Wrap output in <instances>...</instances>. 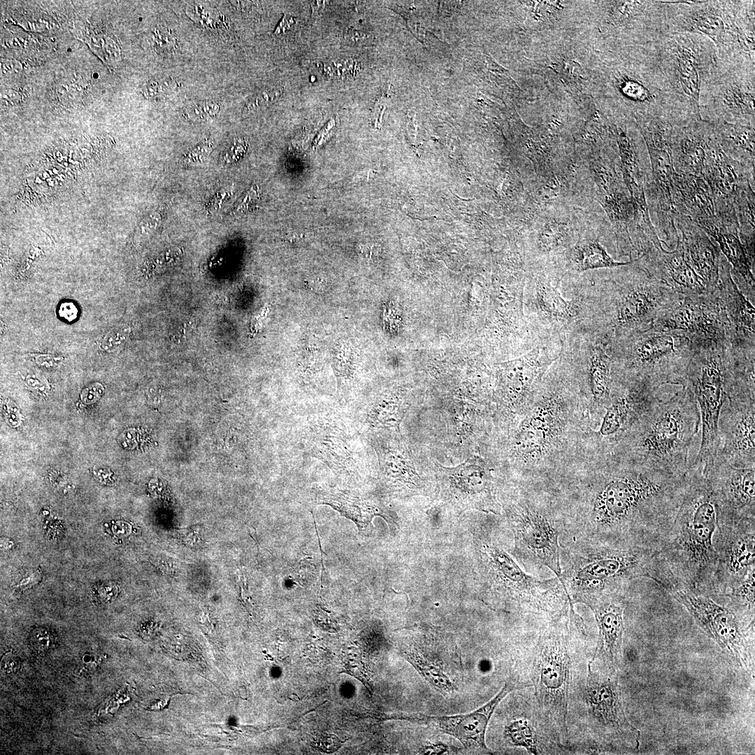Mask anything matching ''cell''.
I'll list each match as a JSON object with an SVG mask.
<instances>
[{
  "label": "cell",
  "instance_id": "f6af8a7d",
  "mask_svg": "<svg viewBox=\"0 0 755 755\" xmlns=\"http://www.w3.org/2000/svg\"><path fill=\"white\" fill-rule=\"evenodd\" d=\"M131 329L127 326H119L110 330L102 338L99 347L106 352H113L122 347L127 341Z\"/></svg>",
  "mask_w": 755,
  "mask_h": 755
},
{
  "label": "cell",
  "instance_id": "3957f363",
  "mask_svg": "<svg viewBox=\"0 0 755 755\" xmlns=\"http://www.w3.org/2000/svg\"><path fill=\"white\" fill-rule=\"evenodd\" d=\"M584 296L588 318L584 326L610 344L652 327L663 310L682 295L649 275L635 259Z\"/></svg>",
  "mask_w": 755,
  "mask_h": 755
},
{
  "label": "cell",
  "instance_id": "2e32d148",
  "mask_svg": "<svg viewBox=\"0 0 755 755\" xmlns=\"http://www.w3.org/2000/svg\"><path fill=\"white\" fill-rule=\"evenodd\" d=\"M513 535V557L527 568L546 567L561 579L560 538L563 519L552 516L528 501H519L505 510Z\"/></svg>",
  "mask_w": 755,
  "mask_h": 755
},
{
  "label": "cell",
  "instance_id": "6da1fadb",
  "mask_svg": "<svg viewBox=\"0 0 755 755\" xmlns=\"http://www.w3.org/2000/svg\"><path fill=\"white\" fill-rule=\"evenodd\" d=\"M603 466L588 484L583 508L563 518L561 542L579 540L659 549L682 502L686 477L634 460Z\"/></svg>",
  "mask_w": 755,
  "mask_h": 755
},
{
  "label": "cell",
  "instance_id": "5bb4252c",
  "mask_svg": "<svg viewBox=\"0 0 755 755\" xmlns=\"http://www.w3.org/2000/svg\"><path fill=\"white\" fill-rule=\"evenodd\" d=\"M635 124L645 143L650 163V176L645 192L651 221L661 243L674 249L679 235L672 199L675 172L670 146L673 126L663 118L649 119Z\"/></svg>",
  "mask_w": 755,
  "mask_h": 755
},
{
  "label": "cell",
  "instance_id": "7c38bea8",
  "mask_svg": "<svg viewBox=\"0 0 755 755\" xmlns=\"http://www.w3.org/2000/svg\"><path fill=\"white\" fill-rule=\"evenodd\" d=\"M561 619L551 621L539 635L533 665V681L540 710L554 725L561 738H566L571 668L569 617L565 623Z\"/></svg>",
  "mask_w": 755,
  "mask_h": 755
},
{
  "label": "cell",
  "instance_id": "9a60e30c",
  "mask_svg": "<svg viewBox=\"0 0 755 755\" xmlns=\"http://www.w3.org/2000/svg\"><path fill=\"white\" fill-rule=\"evenodd\" d=\"M754 99L755 62L718 57L701 88V119L755 127Z\"/></svg>",
  "mask_w": 755,
  "mask_h": 755
},
{
  "label": "cell",
  "instance_id": "836d02e7",
  "mask_svg": "<svg viewBox=\"0 0 755 755\" xmlns=\"http://www.w3.org/2000/svg\"><path fill=\"white\" fill-rule=\"evenodd\" d=\"M624 178L636 203L646 202L645 185L650 176V163L645 143L636 124L631 129L616 128Z\"/></svg>",
  "mask_w": 755,
  "mask_h": 755
},
{
  "label": "cell",
  "instance_id": "94428289",
  "mask_svg": "<svg viewBox=\"0 0 755 755\" xmlns=\"http://www.w3.org/2000/svg\"><path fill=\"white\" fill-rule=\"evenodd\" d=\"M294 19L291 16L287 15H284L283 17L282 18V20L279 22L278 27H276V29H275V30L274 31V34L278 35V34L285 33L287 30H288L290 28V26L292 24H294Z\"/></svg>",
  "mask_w": 755,
  "mask_h": 755
},
{
  "label": "cell",
  "instance_id": "816d5d0a",
  "mask_svg": "<svg viewBox=\"0 0 755 755\" xmlns=\"http://www.w3.org/2000/svg\"><path fill=\"white\" fill-rule=\"evenodd\" d=\"M104 391L103 386L95 382L86 387L80 394L81 400L85 403H91L97 401Z\"/></svg>",
  "mask_w": 755,
  "mask_h": 755
},
{
  "label": "cell",
  "instance_id": "7a4b0ae2",
  "mask_svg": "<svg viewBox=\"0 0 755 755\" xmlns=\"http://www.w3.org/2000/svg\"><path fill=\"white\" fill-rule=\"evenodd\" d=\"M684 496L657 559L679 582L712 594L717 567L719 510L703 467L691 465Z\"/></svg>",
  "mask_w": 755,
  "mask_h": 755
},
{
  "label": "cell",
  "instance_id": "db71d44e",
  "mask_svg": "<svg viewBox=\"0 0 755 755\" xmlns=\"http://www.w3.org/2000/svg\"><path fill=\"white\" fill-rule=\"evenodd\" d=\"M211 145L210 143H203L192 150L186 157L187 162H196L206 158L210 152Z\"/></svg>",
  "mask_w": 755,
  "mask_h": 755
},
{
  "label": "cell",
  "instance_id": "4dcf8cb0",
  "mask_svg": "<svg viewBox=\"0 0 755 755\" xmlns=\"http://www.w3.org/2000/svg\"><path fill=\"white\" fill-rule=\"evenodd\" d=\"M441 491L446 501L463 510L500 514L492 478L482 468L475 466L466 475L451 473L444 479Z\"/></svg>",
  "mask_w": 755,
  "mask_h": 755
},
{
  "label": "cell",
  "instance_id": "8d00e7d4",
  "mask_svg": "<svg viewBox=\"0 0 755 755\" xmlns=\"http://www.w3.org/2000/svg\"><path fill=\"white\" fill-rule=\"evenodd\" d=\"M710 122L714 137L722 151L754 173L755 127L724 121Z\"/></svg>",
  "mask_w": 755,
  "mask_h": 755
},
{
  "label": "cell",
  "instance_id": "be15d7a7",
  "mask_svg": "<svg viewBox=\"0 0 755 755\" xmlns=\"http://www.w3.org/2000/svg\"><path fill=\"white\" fill-rule=\"evenodd\" d=\"M312 7V14L313 16L317 15L320 12H322L325 7V1H313L310 2Z\"/></svg>",
  "mask_w": 755,
  "mask_h": 755
},
{
  "label": "cell",
  "instance_id": "bcb514c9",
  "mask_svg": "<svg viewBox=\"0 0 755 755\" xmlns=\"http://www.w3.org/2000/svg\"><path fill=\"white\" fill-rule=\"evenodd\" d=\"M282 93L281 88L264 89L249 100L245 109L250 111L271 104L279 98Z\"/></svg>",
  "mask_w": 755,
  "mask_h": 755
},
{
  "label": "cell",
  "instance_id": "60d3db41",
  "mask_svg": "<svg viewBox=\"0 0 755 755\" xmlns=\"http://www.w3.org/2000/svg\"><path fill=\"white\" fill-rule=\"evenodd\" d=\"M540 408L541 409H538L526 422L524 428L526 431L520 438L523 443L520 450H524L526 455H531L534 452H538L540 446L543 444L545 446L547 434L550 433L551 427L549 425L552 424L549 419L552 417L548 414L547 410L544 408L543 404Z\"/></svg>",
  "mask_w": 755,
  "mask_h": 755
},
{
  "label": "cell",
  "instance_id": "52a82bcc",
  "mask_svg": "<svg viewBox=\"0 0 755 755\" xmlns=\"http://www.w3.org/2000/svg\"><path fill=\"white\" fill-rule=\"evenodd\" d=\"M668 34L693 33L712 41L718 57L755 62V1H665Z\"/></svg>",
  "mask_w": 755,
  "mask_h": 755
},
{
  "label": "cell",
  "instance_id": "1f68e13d",
  "mask_svg": "<svg viewBox=\"0 0 755 755\" xmlns=\"http://www.w3.org/2000/svg\"><path fill=\"white\" fill-rule=\"evenodd\" d=\"M712 136V124L704 120L673 126L670 146L675 171L702 177Z\"/></svg>",
  "mask_w": 755,
  "mask_h": 755
},
{
  "label": "cell",
  "instance_id": "680465c9",
  "mask_svg": "<svg viewBox=\"0 0 755 755\" xmlns=\"http://www.w3.org/2000/svg\"><path fill=\"white\" fill-rule=\"evenodd\" d=\"M1 69L4 74L17 73L22 70V64L17 60H1Z\"/></svg>",
  "mask_w": 755,
  "mask_h": 755
},
{
  "label": "cell",
  "instance_id": "83f0119b",
  "mask_svg": "<svg viewBox=\"0 0 755 755\" xmlns=\"http://www.w3.org/2000/svg\"><path fill=\"white\" fill-rule=\"evenodd\" d=\"M625 596L602 595L587 601L592 610L598 630V645L593 659L598 658L611 673H615L621 656L624 631Z\"/></svg>",
  "mask_w": 755,
  "mask_h": 755
},
{
  "label": "cell",
  "instance_id": "5b68a950",
  "mask_svg": "<svg viewBox=\"0 0 755 755\" xmlns=\"http://www.w3.org/2000/svg\"><path fill=\"white\" fill-rule=\"evenodd\" d=\"M561 582L573 605L606 594H625L652 575L659 552L586 541L560 542Z\"/></svg>",
  "mask_w": 755,
  "mask_h": 755
},
{
  "label": "cell",
  "instance_id": "d6a6232c",
  "mask_svg": "<svg viewBox=\"0 0 755 755\" xmlns=\"http://www.w3.org/2000/svg\"><path fill=\"white\" fill-rule=\"evenodd\" d=\"M575 332L579 335L587 362V380L594 403L606 407L614 381L613 362L609 351L610 343L601 336L580 326Z\"/></svg>",
  "mask_w": 755,
  "mask_h": 755
},
{
  "label": "cell",
  "instance_id": "603a6c76",
  "mask_svg": "<svg viewBox=\"0 0 755 755\" xmlns=\"http://www.w3.org/2000/svg\"><path fill=\"white\" fill-rule=\"evenodd\" d=\"M755 519L719 524L713 594L728 591L755 570Z\"/></svg>",
  "mask_w": 755,
  "mask_h": 755
},
{
  "label": "cell",
  "instance_id": "7402d4cb",
  "mask_svg": "<svg viewBox=\"0 0 755 755\" xmlns=\"http://www.w3.org/2000/svg\"><path fill=\"white\" fill-rule=\"evenodd\" d=\"M603 8L605 32L614 38L636 46L668 34L665 1H607Z\"/></svg>",
  "mask_w": 755,
  "mask_h": 755
},
{
  "label": "cell",
  "instance_id": "e0dca14e",
  "mask_svg": "<svg viewBox=\"0 0 755 755\" xmlns=\"http://www.w3.org/2000/svg\"><path fill=\"white\" fill-rule=\"evenodd\" d=\"M587 666L583 691L586 718L594 737L601 742L615 747L638 749L640 731L628 720L617 680L612 674H603Z\"/></svg>",
  "mask_w": 755,
  "mask_h": 755
},
{
  "label": "cell",
  "instance_id": "9c48e42d",
  "mask_svg": "<svg viewBox=\"0 0 755 755\" xmlns=\"http://www.w3.org/2000/svg\"><path fill=\"white\" fill-rule=\"evenodd\" d=\"M728 341L694 346L681 383L693 394L700 417L702 436L696 458L691 462L706 470L716 455L719 413L733 380L734 354Z\"/></svg>",
  "mask_w": 755,
  "mask_h": 755
},
{
  "label": "cell",
  "instance_id": "b9f144b4",
  "mask_svg": "<svg viewBox=\"0 0 755 755\" xmlns=\"http://www.w3.org/2000/svg\"><path fill=\"white\" fill-rule=\"evenodd\" d=\"M505 732L513 745L524 747L531 754H543L546 750L537 728L528 719L514 721L508 726Z\"/></svg>",
  "mask_w": 755,
  "mask_h": 755
},
{
  "label": "cell",
  "instance_id": "277c9868",
  "mask_svg": "<svg viewBox=\"0 0 755 755\" xmlns=\"http://www.w3.org/2000/svg\"><path fill=\"white\" fill-rule=\"evenodd\" d=\"M472 569L481 594L519 614L554 621L573 607L559 577L540 580L527 573L484 531H479L472 540Z\"/></svg>",
  "mask_w": 755,
  "mask_h": 755
},
{
  "label": "cell",
  "instance_id": "681fc988",
  "mask_svg": "<svg viewBox=\"0 0 755 755\" xmlns=\"http://www.w3.org/2000/svg\"><path fill=\"white\" fill-rule=\"evenodd\" d=\"M170 88L171 89V80H164L161 82L150 80L143 87V94L148 99H154Z\"/></svg>",
  "mask_w": 755,
  "mask_h": 755
},
{
  "label": "cell",
  "instance_id": "f546056e",
  "mask_svg": "<svg viewBox=\"0 0 755 755\" xmlns=\"http://www.w3.org/2000/svg\"><path fill=\"white\" fill-rule=\"evenodd\" d=\"M675 225L684 257L703 282L708 294L717 289L721 252L717 244L691 219L674 213Z\"/></svg>",
  "mask_w": 755,
  "mask_h": 755
},
{
  "label": "cell",
  "instance_id": "ab89813d",
  "mask_svg": "<svg viewBox=\"0 0 755 755\" xmlns=\"http://www.w3.org/2000/svg\"><path fill=\"white\" fill-rule=\"evenodd\" d=\"M571 266L577 272L597 268H612L626 266L632 262L615 261L597 240L588 241L575 247L571 253Z\"/></svg>",
  "mask_w": 755,
  "mask_h": 755
},
{
  "label": "cell",
  "instance_id": "7bdbcfd3",
  "mask_svg": "<svg viewBox=\"0 0 755 755\" xmlns=\"http://www.w3.org/2000/svg\"><path fill=\"white\" fill-rule=\"evenodd\" d=\"M754 574L755 570L751 571L740 584L726 593L713 594L727 599V605L738 613L754 619Z\"/></svg>",
  "mask_w": 755,
  "mask_h": 755
},
{
  "label": "cell",
  "instance_id": "44dd1931",
  "mask_svg": "<svg viewBox=\"0 0 755 755\" xmlns=\"http://www.w3.org/2000/svg\"><path fill=\"white\" fill-rule=\"evenodd\" d=\"M702 177L711 190L717 220L726 229L738 235L735 203L746 186L751 185L754 188V173L728 157L712 133Z\"/></svg>",
  "mask_w": 755,
  "mask_h": 755
},
{
  "label": "cell",
  "instance_id": "ac0fdd59",
  "mask_svg": "<svg viewBox=\"0 0 755 755\" xmlns=\"http://www.w3.org/2000/svg\"><path fill=\"white\" fill-rule=\"evenodd\" d=\"M727 327L717 290L711 294L682 295L661 311L652 325L657 330L682 333L693 346L727 341Z\"/></svg>",
  "mask_w": 755,
  "mask_h": 755
},
{
  "label": "cell",
  "instance_id": "d6986e66",
  "mask_svg": "<svg viewBox=\"0 0 755 755\" xmlns=\"http://www.w3.org/2000/svg\"><path fill=\"white\" fill-rule=\"evenodd\" d=\"M599 435L608 443L622 440L661 399L660 384L649 378L614 374Z\"/></svg>",
  "mask_w": 755,
  "mask_h": 755
},
{
  "label": "cell",
  "instance_id": "ba28073f",
  "mask_svg": "<svg viewBox=\"0 0 755 755\" xmlns=\"http://www.w3.org/2000/svg\"><path fill=\"white\" fill-rule=\"evenodd\" d=\"M673 107V126L702 120L700 94L718 60L714 44L693 33L668 34L654 43Z\"/></svg>",
  "mask_w": 755,
  "mask_h": 755
},
{
  "label": "cell",
  "instance_id": "c3c4849f",
  "mask_svg": "<svg viewBox=\"0 0 755 755\" xmlns=\"http://www.w3.org/2000/svg\"><path fill=\"white\" fill-rule=\"evenodd\" d=\"M154 41L157 48L163 51H172L176 45L175 36L172 31L166 28L155 30Z\"/></svg>",
  "mask_w": 755,
  "mask_h": 755
},
{
  "label": "cell",
  "instance_id": "7dc6e473",
  "mask_svg": "<svg viewBox=\"0 0 755 755\" xmlns=\"http://www.w3.org/2000/svg\"><path fill=\"white\" fill-rule=\"evenodd\" d=\"M260 199L258 187L252 186L241 201L236 206L233 213L236 214L245 213L255 208Z\"/></svg>",
  "mask_w": 755,
  "mask_h": 755
},
{
  "label": "cell",
  "instance_id": "9f6ffc18",
  "mask_svg": "<svg viewBox=\"0 0 755 755\" xmlns=\"http://www.w3.org/2000/svg\"><path fill=\"white\" fill-rule=\"evenodd\" d=\"M103 46L110 60L113 62L120 60L121 57L120 48L111 38H106Z\"/></svg>",
  "mask_w": 755,
  "mask_h": 755
},
{
  "label": "cell",
  "instance_id": "ffe728a7",
  "mask_svg": "<svg viewBox=\"0 0 755 755\" xmlns=\"http://www.w3.org/2000/svg\"><path fill=\"white\" fill-rule=\"evenodd\" d=\"M528 321L544 338L567 335L572 326L584 324L588 318L584 299H566L543 277H536L524 289V308Z\"/></svg>",
  "mask_w": 755,
  "mask_h": 755
},
{
  "label": "cell",
  "instance_id": "6125c7cd",
  "mask_svg": "<svg viewBox=\"0 0 755 755\" xmlns=\"http://www.w3.org/2000/svg\"><path fill=\"white\" fill-rule=\"evenodd\" d=\"M367 38L368 36H365L364 33L352 29L349 30L345 35V38L354 43H362Z\"/></svg>",
  "mask_w": 755,
  "mask_h": 755
},
{
  "label": "cell",
  "instance_id": "484cf974",
  "mask_svg": "<svg viewBox=\"0 0 755 755\" xmlns=\"http://www.w3.org/2000/svg\"><path fill=\"white\" fill-rule=\"evenodd\" d=\"M717 296L727 321V341L735 349L755 350V308L731 276V266L721 254Z\"/></svg>",
  "mask_w": 755,
  "mask_h": 755
},
{
  "label": "cell",
  "instance_id": "cb8c5ba5",
  "mask_svg": "<svg viewBox=\"0 0 755 755\" xmlns=\"http://www.w3.org/2000/svg\"><path fill=\"white\" fill-rule=\"evenodd\" d=\"M715 456L737 468H755V400L728 398L718 419Z\"/></svg>",
  "mask_w": 755,
  "mask_h": 755
},
{
  "label": "cell",
  "instance_id": "ee69618b",
  "mask_svg": "<svg viewBox=\"0 0 755 755\" xmlns=\"http://www.w3.org/2000/svg\"><path fill=\"white\" fill-rule=\"evenodd\" d=\"M220 106L213 101H204L191 104L185 109L184 116L192 121L210 120L217 115Z\"/></svg>",
  "mask_w": 755,
  "mask_h": 755
},
{
  "label": "cell",
  "instance_id": "6f0895ef",
  "mask_svg": "<svg viewBox=\"0 0 755 755\" xmlns=\"http://www.w3.org/2000/svg\"><path fill=\"white\" fill-rule=\"evenodd\" d=\"M31 356L37 364L45 366H54L62 360L61 357L50 354H34Z\"/></svg>",
  "mask_w": 755,
  "mask_h": 755
},
{
  "label": "cell",
  "instance_id": "f5cc1de1",
  "mask_svg": "<svg viewBox=\"0 0 755 755\" xmlns=\"http://www.w3.org/2000/svg\"><path fill=\"white\" fill-rule=\"evenodd\" d=\"M58 315L62 319L67 322H72L77 318L78 309L73 302H63L58 308Z\"/></svg>",
  "mask_w": 755,
  "mask_h": 755
},
{
  "label": "cell",
  "instance_id": "4fadbf2b",
  "mask_svg": "<svg viewBox=\"0 0 755 755\" xmlns=\"http://www.w3.org/2000/svg\"><path fill=\"white\" fill-rule=\"evenodd\" d=\"M650 580L684 606L700 628L738 666L749 668L750 655L746 635L735 610L716 601L711 594L684 585L660 564Z\"/></svg>",
  "mask_w": 755,
  "mask_h": 755
},
{
  "label": "cell",
  "instance_id": "f1b7e54d",
  "mask_svg": "<svg viewBox=\"0 0 755 755\" xmlns=\"http://www.w3.org/2000/svg\"><path fill=\"white\" fill-rule=\"evenodd\" d=\"M652 277L682 295L708 294L702 280L686 261L678 239L676 247L668 251L663 247L635 258Z\"/></svg>",
  "mask_w": 755,
  "mask_h": 755
},
{
  "label": "cell",
  "instance_id": "e575fe53",
  "mask_svg": "<svg viewBox=\"0 0 755 755\" xmlns=\"http://www.w3.org/2000/svg\"><path fill=\"white\" fill-rule=\"evenodd\" d=\"M672 199L674 213L689 217L700 228L717 220L711 190L701 176L675 172Z\"/></svg>",
  "mask_w": 755,
  "mask_h": 755
},
{
  "label": "cell",
  "instance_id": "f35d334b",
  "mask_svg": "<svg viewBox=\"0 0 755 755\" xmlns=\"http://www.w3.org/2000/svg\"><path fill=\"white\" fill-rule=\"evenodd\" d=\"M310 435L309 446L317 457L322 459L331 468H347L349 456L347 443L340 431H311Z\"/></svg>",
  "mask_w": 755,
  "mask_h": 755
},
{
  "label": "cell",
  "instance_id": "30bf717a",
  "mask_svg": "<svg viewBox=\"0 0 755 755\" xmlns=\"http://www.w3.org/2000/svg\"><path fill=\"white\" fill-rule=\"evenodd\" d=\"M610 67L608 88L635 124L652 118L673 126V107L654 43L636 45L620 54Z\"/></svg>",
  "mask_w": 755,
  "mask_h": 755
},
{
  "label": "cell",
  "instance_id": "d590c367",
  "mask_svg": "<svg viewBox=\"0 0 755 755\" xmlns=\"http://www.w3.org/2000/svg\"><path fill=\"white\" fill-rule=\"evenodd\" d=\"M704 231L717 244L719 250L730 264L731 276L738 289L754 303V272L748 261L738 235L726 229L719 220Z\"/></svg>",
  "mask_w": 755,
  "mask_h": 755
},
{
  "label": "cell",
  "instance_id": "f907efd6",
  "mask_svg": "<svg viewBox=\"0 0 755 755\" xmlns=\"http://www.w3.org/2000/svg\"><path fill=\"white\" fill-rule=\"evenodd\" d=\"M52 640L49 633L44 631H36L31 637V645L38 652H44L51 647Z\"/></svg>",
  "mask_w": 755,
  "mask_h": 755
},
{
  "label": "cell",
  "instance_id": "91938a15",
  "mask_svg": "<svg viewBox=\"0 0 755 755\" xmlns=\"http://www.w3.org/2000/svg\"><path fill=\"white\" fill-rule=\"evenodd\" d=\"M20 99V94L15 90L8 89L1 94V103L7 105L17 103Z\"/></svg>",
  "mask_w": 755,
  "mask_h": 755
},
{
  "label": "cell",
  "instance_id": "d4e9b609",
  "mask_svg": "<svg viewBox=\"0 0 755 755\" xmlns=\"http://www.w3.org/2000/svg\"><path fill=\"white\" fill-rule=\"evenodd\" d=\"M703 472L717 501L719 524L755 519V468L734 467L714 456Z\"/></svg>",
  "mask_w": 755,
  "mask_h": 755
},
{
  "label": "cell",
  "instance_id": "4316f807",
  "mask_svg": "<svg viewBox=\"0 0 755 755\" xmlns=\"http://www.w3.org/2000/svg\"><path fill=\"white\" fill-rule=\"evenodd\" d=\"M530 684L507 682L500 692L487 703L466 714L452 716H417L410 717L414 721L432 722L443 733L450 735L456 738L467 749L481 753L490 754L485 743V735L488 723L496 707L500 702L512 690L528 686Z\"/></svg>",
  "mask_w": 755,
  "mask_h": 755
},
{
  "label": "cell",
  "instance_id": "74e56055",
  "mask_svg": "<svg viewBox=\"0 0 755 755\" xmlns=\"http://www.w3.org/2000/svg\"><path fill=\"white\" fill-rule=\"evenodd\" d=\"M317 500L319 503L329 505L341 515L352 520L360 532L370 528L375 516L384 517L378 508L368 504L347 491H325L318 495Z\"/></svg>",
  "mask_w": 755,
  "mask_h": 755
},
{
  "label": "cell",
  "instance_id": "8992f818",
  "mask_svg": "<svg viewBox=\"0 0 755 755\" xmlns=\"http://www.w3.org/2000/svg\"><path fill=\"white\" fill-rule=\"evenodd\" d=\"M700 428L696 401L686 387L660 400L622 439L621 453L677 475L689 467V450Z\"/></svg>",
  "mask_w": 755,
  "mask_h": 755
},
{
  "label": "cell",
  "instance_id": "8fae6325",
  "mask_svg": "<svg viewBox=\"0 0 755 755\" xmlns=\"http://www.w3.org/2000/svg\"><path fill=\"white\" fill-rule=\"evenodd\" d=\"M614 373L647 378L661 386L680 385L694 351L682 333L654 328L609 345Z\"/></svg>",
  "mask_w": 755,
  "mask_h": 755
},
{
  "label": "cell",
  "instance_id": "11a10c76",
  "mask_svg": "<svg viewBox=\"0 0 755 755\" xmlns=\"http://www.w3.org/2000/svg\"><path fill=\"white\" fill-rule=\"evenodd\" d=\"M245 145L243 141L241 139L235 141L229 150L226 152L224 156V161L226 162H230L239 158V157L245 152Z\"/></svg>",
  "mask_w": 755,
  "mask_h": 755
},
{
  "label": "cell",
  "instance_id": "e7e4bbea",
  "mask_svg": "<svg viewBox=\"0 0 755 755\" xmlns=\"http://www.w3.org/2000/svg\"><path fill=\"white\" fill-rule=\"evenodd\" d=\"M23 92L24 95H26V96H29V95H30V94H31V87H29V86H26V87H24V88L23 89V92Z\"/></svg>",
  "mask_w": 755,
  "mask_h": 755
}]
</instances>
